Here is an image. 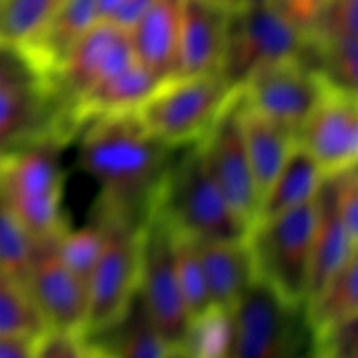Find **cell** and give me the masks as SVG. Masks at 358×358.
<instances>
[{
  "label": "cell",
  "instance_id": "24",
  "mask_svg": "<svg viewBox=\"0 0 358 358\" xmlns=\"http://www.w3.org/2000/svg\"><path fill=\"white\" fill-rule=\"evenodd\" d=\"M325 173L317 161L296 142L285 163L275 175L271 184L259 201L255 220L278 215L290 208L311 201L317 196L318 187ZM254 220V222H255Z\"/></svg>",
  "mask_w": 358,
  "mask_h": 358
},
{
  "label": "cell",
  "instance_id": "5",
  "mask_svg": "<svg viewBox=\"0 0 358 358\" xmlns=\"http://www.w3.org/2000/svg\"><path fill=\"white\" fill-rule=\"evenodd\" d=\"M233 358H289L311 355V329L304 306L280 297L254 280L231 308Z\"/></svg>",
  "mask_w": 358,
  "mask_h": 358
},
{
  "label": "cell",
  "instance_id": "29",
  "mask_svg": "<svg viewBox=\"0 0 358 358\" xmlns=\"http://www.w3.org/2000/svg\"><path fill=\"white\" fill-rule=\"evenodd\" d=\"M35 250L30 234L0 199V273L24 289Z\"/></svg>",
  "mask_w": 358,
  "mask_h": 358
},
{
  "label": "cell",
  "instance_id": "12",
  "mask_svg": "<svg viewBox=\"0 0 358 358\" xmlns=\"http://www.w3.org/2000/svg\"><path fill=\"white\" fill-rule=\"evenodd\" d=\"M80 128L48 77L0 87V161L49 135L70 142Z\"/></svg>",
  "mask_w": 358,
  "mask_h": 358
},
{
  "label": "cell",
  "instance_id": "35",
  "mask_svg": "<svg viewBox=\"0 0 358 358\" xmlns=\"http://www.w3.org/2000/svg\"><path fill=\"white\" fill-rule=\"evenodd\" d=\"M322 2L324 0H275L273 3H276L282 9V13L306 35L313 24L315 17H317L318 10H320Z\"/></svg>",
  "mask_w": 358,
  "mask_h": 358
},
{
  "label": "cell",
  "instance_id": "16",
  "mask_svg": "<svg viewBox=\"0 0 358 358\" xmlns=\"http://www.w3.org/2000/svg\"><path fill=\"white\" fill-rule=\"evenodd\" d=\"M231 9L213 0H184L178 38V76L220 73Z\"/></svg>",
  "mask_w": 358,
  "mask_h": 358
},
{
  "label": "cell",
  "instance_id": "26",
  "mask_svg": "<svg viewBox=\"0 0 358 358\" xmlns=\"http://www.w3.org/2000/svg\"><path fill=\"white\" fill-rule=\"evenodd\" d=\"M233 338L231 310L212 306L189 320L180 357L233 358Z\"/></svg>",
  "mask_w": 358,
  "mask_h": 358
},
{
  "label": "cell",
  "instance_id": "19",
  "mask_svg": "<svg viewBox=\"0 0 358 358\" xmlns=\"http://www.w3.org/2000/svg\"><path fill=\"white\" fill-rule=\"evenodd\" d=\"M98 20L96 0H62L23 51L38 72L49 77Z\"/></svg>",
  "mask_w": 358,
  "mask_h": 358
},
{
  "label": "cell",
  "instance_id": "21",
  "mask_svg": "<svg viewBox=\"0 0 358 358\" xmlns=\"http://www.w3.org/2000/svg\"><path fill=\"white\" fill-rule=\"evenodd\" d=\"M83 338L91 357H171L140 299L138 289L117 320Z\"/></svg>",
  "mask_w": 358,
  "mask_h": 358
},
{
  "label": "cell",
  "instance_id": "3",
  "mask_svg": "<svg viewBox=\"0 0 358 358\" xmlns=\"http://www.w3.org/2000/svg\"><path fill=\"white\" fill-rule=\"evenodd\" d=\"M175 150L150 212L196 240H243L248 226L213 180L198 142Z\"/></svg>",
  "mask_w": 358,
  "mask_h": 358
},
{
  "label": "cell",
  "instance_id": "10",
  "mask_svg": "<svg viewBox=\"0 0 358 358\" xmlns=\"http://www.w3.org/2000/svg\"><path fill=\"white\" fill-rule=\"evenodd\" d=\"M241 110V91L234 90L205 135L199 138L198 145L213 180L226 196L231 208L250 227L257 217L259 194L245 145Z\"/></svg>",
  "mask_w": 358,
  "mask_h": 358
},
{
  "label": "cell",
  "instance_id": "25",
  "mask_svg": "<svg viewBox=\"0 0 358 358\" xmlns=\"http://www.w3.org/2000/svg\"><path fill=\"white\" fill-rule=\"evenodd\" d=\"M304 313L311 338L324 329L358 317V252L304 303Z\"/></svg>",
  "mask_w": 358,
  "mask_h": 358
},
{
  "label": "cell",
  "instance_id": "7",
  "mask_svg": "<svg viewBox=\"0 0 358 358\" xmlns=\"http://www.w3.org/2000/svg\"><path fill=\"white\" fill-rule=\"evenodd\" d=\"M304 34L276 3H247L231 10L220 76L231 90H240L257 70L296 58Z\"/></svg>",
  "mask_w": 358,
  "mask_h": 358
},
{
  "label": "cell",
  "instance_id": "30",
  "mask_svg": "<svg viewBox=\"0 0 358 358\" xmlns=\"http://www.w3.org/2000/svg\"><path fill=\"white\" fill-rule=\"evenodd\" d=\"M62 0H0V41L23 48Z\"/></svg>",
  "mask_w": 358,
  "mask_h": 358
},
{
  "label": "cell",
  "instance_id": "22",
  "mask_svg": "<svg viewBox=\"0 0 358 358\" xmlns=\"http://www.w3.org/2000/svg\"><path fill=\"white\" fill-rule=\"evenodd\" d=\"M159 84L161 80L135 59L80 96L72 114L83 129L94 117L135 112Z\"/></svg>",
  "mask_w": 358,
  "mask_h": 358
},
{
  "label": "cell",
  "instance_id": "20",
  "mask_svg": "<svg viewBox=\"0 0 358 358\" xmlns=\"http://www.w3.org/2000/svg\"><path fill=\"white\" fill-rule=\"evenodd\" d=\"M206 289L213 308L231 310L255 280L247 241L196 240Z\"/></svg>",
  "mask_w": 358,
  "mask_h": 358
},
{
  "label": "cell",
  "instance_id": "18",
  "mask_svg": "<svg viewBox=\"0 0 358 358\" xmlns=\"http://www.w3.org/2000/svg\"><path fill=\"white\" fill-rule=\"evenodd\" d=\"M358 252V238L348 231L336 203L332 173H325L315 196V229L308 299ZM306 299V301H308Z\"/></svg>",
  "mask_w": 358,
  "mask_h": 358
},
{
  "label": "cell",
  "instance_id": "38",
  "mask_svg": "<svg viewBox=\"0 0 358 358\" xmlns=\"http://www.w3.org/2000/svg\"><path fill=\"white\" fill-rule=\"evenodd\" d=\"M213 2L220 3V6L227 7V9H231V10H236V9H240V7L247 6V0H213Z\"/></svg>",
  "mask_w": 358,
  "mask_h": 358
},
{
  "label": "cell",
  "instance_id": "34",
  "mask_svg": "<svg viewBox=\"0 0 358 358\" xmlns=\"http://www.w3.org/2000/svg\"><path fill=\"white\" fill-rule=\"evenodd\" d=\"M44 76L31 63L23 48L0 41V87L30 83Z\"/></svg>",
  "mask_w": 358,
  "mask_h": 358
},
{
  "label": "cell",
  "instance_id": "1",
  "mask_svg": "<svg viewBox=\"0 0 358 358\" xmlns=\"http://www.w3.org/2000/svg\"><path fill=\"white\" fill-rule=\"evenodd\" d=\"M79 163L100 185L98 206L135 224L150 213L173 147L150 135L135 112L83 126Z\"/></svg>",
  "mask_w": 358,
  "mask_h": 358
},
{
  "label": "cell",
  "instance_id": "28",
  "mask_svg": "<svg viewBox=\"0 0 358 358\" xmlns=\"http://www.w3.org/2000/svg\"><path fill=\"white\" fill-rule=\"evenodd\" d=\"M171 248H173L175 269H177L182 296L189 317L194 318L212 308L196 241L192 236L171 229Z\"/></svg>",
  "mask_w": 358,
  "mask_h": 358
},
{
  "label": "cell",
  "instance_id": "8",
  "mask_svg": "<svg viewBox=\"0 0 358 358\" xmlns=\"http://www.w3.org/2000/svg\"><path fill=\"white\" fill-rule=\"evenodd\" d=\"M138 294L170 355L180 357L191 317L175 269L171 227L154 212L140 229Z\"/></svg>",
  "mask_w": 358,
  "mask_h": 358
},
{
  "label": "cell",
  "instance_id": "2",
  "mask_svg": "<svg viewBox=\"0 0 358 358\" xmlns=\"http://www.w3.org/2000/svg\"><path fill=\"white\" fill-rule=\"evenodd\" d=\"M66 143L63 136L49 135L0 161V199L35 248L55 245L66 229L62 213V150Z\"/></svg>",
  "mask_w": 358,
  "mask_h": 358
},
{
  "label": "cell",
  "instance_id": "11",
  "mask_svg": "<svg viewBox=\"0 0 358 358\" xmlns=\"http://www.w3.org/2000/svg\"><path fill=\"white\" fill-rule=\"evenodd\" d=\"M329 87L324 77L299 55L257 70L240 91L248 107L297 138L303 122Z\"/></svg>",
  "mask_w": 358,
  "mask_h": 358
},
{
  "label": "cell",
  "instance_id": "13",
  "mask_svg": "<svg viewBox=\"0 0 358 358\" xmlns=\"http://www.w3.org/2000/svg\"><path fill=\"white\" fill-rule=\"evenodd\" d=\"M135 59L128 28L114 21L98 20L48 80L72 112L80 96Z\"/></svg>",
  "mask_w": 358,
  "mask_h": 358
},
{
  "label": "cell",
  "instance_id": "32",
  "mask_svg": "<svg viewBox=\"0 0 358 358\" xmlns=\"http://www.w3.org/2000/svg\"><path fill=\"white\" fill-rule=\"evenodd\" d=\"M304 37L313 41L358 37V0H324Z\"/></svg>",
  "mask_w": 358,
  "mask_h": 358
},
{
  "label": "cell",
  "instance_id": "27",
  "mask_svg": "<svg viewBox=\"0 0 358 358\" xmlns=\"http://www.w3.org/2000/svg\"><path fill=\"white\" fill-rule=\"evenodd\" d=\"M105 238H107L105 220L94 212V219L91 222L79 229L66 227L56 241V252L59 259L84 283V287L87 285V280L103 250Z\"/></svg>",
  "mask_w": 358,
  "mask_h": 358
},
{
  "label": "cell",
  "instance_id": "17",
  "mask_svg": "<svg viewBox=\"0 0 358 358\" xmlns=\"http://www.w3.org/2000/svg\"><path fill=\"white\" fill-rule=\"evenodd\" d=\"M184 0H152L128 28L135 58L161 83L178 76V38Z\"/></svg>",
  "mask_w": 358,
  "mask_h": 358
},
{
  "label": "cell",
  "instance_id": "31",
  "mask_svg": "<svg viewBox=\"0 0 358 358\" xmlns=\"http://www.w3.org/2000/svg\"><path fill=\"white\" fill-rule=\"evenodd\" d=\"M44 324L27 290L0 273V334L41 338Z\"/></svg>",
  "mask_w": 358,
  "mask_h": 358
},
{
  "label": "cell",
  "instance_id": "39",
  "mask_svg": "<svg viewBox=\"0 0 358 358\" xmlns=\"http://www.w3.org/2000/svg\"><path fill=\"white\" fill-rule=\"evenodd\" d=\"M275 0H247V3H271Z\"/></svg>",
  "mask_w": 358,
  "mask_h": 358
},
{
  "label": "cell",
  "instance_id": "15",
  "mask_svg": "<svg viewBox=\"0 0 358 358\" xmlns=\"http://www.w3.org/2000/svg\"><path fill=\"white\" fill-rule=\"evenodd\" d=\"M24 289L45 331L83 334L87 310L86 287L63 264L56 243L35 250Z\"/></svg>",
  "mask_w": 358,
  "mask_h": 358
},
{
  "label": "cell",
  "instance_id": "14",
  "mask_svg": "<svg viewBox=\"0 0 358 358\" xmlns=\"http://www.w3.org/2000/svg\"><path fill=\"white\" fill-rule=\"evenodd\" d=\"M296 142L317 161L324 173L357 164V93L329 87L303 122Z\"/></svg>",
  "mask_w": 358,
  "mask_h": 358
},
{
  "label": "cell",
  "instance_id": "9",
  "mask_svg": "<svg viewBox=\"0 0 358 358\" xmlns=\"http://www.w3.org/2000/svg\"><path fill=\"white\" fill-rule=\"evenodd\" d=\"M96 213L105 220L107 238L87 280V310L83 334L96 332L117 320L138 289L142 224L129 222L100 206H96Z\"/></svg>",
  "mask_w": 358,
  "mask_h": 358
},
{
  "label": "cell",
  "instance_id": "33",
  "mask_svg": "<svg viewBox=\"0 0 358 358\" xmlns=\"http://www.w3.org/2000/svg\"><path fill=\"white\" fill-rule=\"evenodd\" d=\"M311 355L324 358L358 357V317L317 332L311 338Z\"/></svg>",
  "mask_w": 358,
  "mask_h": 358
},
{
  "label": "cell",
  "instance_id": "37",
  "mask_svg": "<svg viewBox=\"0 0 358 358\" xmlns=\"http://www.w3.org/2000/svg\"><path fill=\"white\" fill-rule=\"evenodd\" d=\"M122 2H124V0H96L100 20H112V16L117 13V9L122 6Z\"/></svg>",
  "mask_w": 358,
  "mask_h": 358
},
{
  "label": "cell",
  "instance_id": "4",
  "mask_svg": "<svg viewBox=\"0 0 358 358\" xmlns=\"http://www.w3.org/2000/svg\"><path fill=\"white\" fill-rule=\"evenodd\" d=\"M315 198L278 215L255 220L245 236L254 276L296 306L308 299Z\"/></svg>",
  "mask_w": 358,
  "mask_h": 358
},
{
  "label": "cell",
  "instance_id": "6",
  "mask_svg": "<svg viewBox=\"0 0 358 358\" xmlns=\"http://www.w3.org/2000/svg\"><path fill=\"white\" fill-rule=\"evenodd\" d=\"M233 91L219 72L173 77L161 83L135 115L150 135L177 149L199 142Z\"/></svg>",
  "mask_w": 358,
  "mask_h": 358
},
{
  "label": "cell",
  "instance_id": "23",
  "mask_svg": "<svg viewBox=\"0 0 358 358\" xmlns=\"http://www.w3.org/2000/svg\"><path fill=\"white\" fill-rule=\"evenodd\" d=\"M241 128H243L255 189L261 201L268 185L271 184L292 147L296 145V136L287 131L283 126L255 112L245 101L241 110Z\"/></svg>",
  "mask_w": 358,
  "mask_h": 358
},
{
  "label": "cell",
  "instance_id": "36",
  "mask_svg": "<svg viewBox=\"0 0 358 358\" xmlns=\"http://www.w3.org/2000/svg\"><path fill=\"white\" fill-rule=\"evenodd\" d=\"M38 338L0 334V358H31Z\"/></svg>",
  "mask_w": 358,
  "mask_h": 358
}]
</instances>
